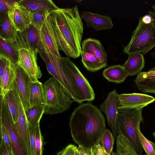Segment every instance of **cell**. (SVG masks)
<instances>
[{
    "label": "cell",
    "instance_id": "cell-1",
    "mask_svg": "<svg viewBox=\"0 0 155 155\" xmlns=\"http://www.w3.org/2000/svg\"><path fill=\"white\" fill-rule=\"evenodd\" d=\"M106 119L101 110L91 102L80 104L69 119L71 134L75 143L92 148L100 143L106 129Z\"/></svg>",
    "mask_w": 155,
    "mask_h": 155
},
{
    "label": "cell",
    "instance_id": "cell-2",
    "mask_svg": "<svg viewBox=\"0 0 155 155\" xmlns=\"http://www.w3.org/2000/svg\"><path fill=\"white\" fill-rule=\"evenodd\" d=\"M60 30L70 50L71 58L81 55L83 25L77 5L53 11Z\"/></svg>",
    "mask_w": 155,
    "mask_h": 155
},
{
    "label": "cell",
    "instance_id": "cell-3",
    "mask_svg": "<svg viewBox=\"0 0 155 155\" xmlns=\"http://www.w3.org/2000/svg\"><path fill=\"white\" fill-rule=\"evenodd\" d=\"M61 61L67 76L65 91L71 98L79 104L94 100L93 88L75 64L68 57H61Z\"/></svg>",
    "mask_w": 155,
    "mask_h": 155
},
{
    "label": "cell",
    "instance_id": "cell-4",
    "mask_svg": "<svg viewBox=\"0 0 155 155\" xmlns=\"http://www.w3.org/2000/svg\"><path fill=\"white\" fill-rule=\"evenodd\" d=\"M142 109L119 111L117 125L118 135H122L128 140L138 155H142L140 141V125L143 122Z\"/></svg>",
    "mask_w": 155,
    "mask_h": 155
},
{
    "label": "cell",
    "instance_id": "cell-5",
    "mask_svg": "<svg viewBox=\"0 0 155 155\" xmlns=\"http://www.w3.org/2000/svg\"><path fill=\"white\" fill-rule=\"evenodd\" d=\"M45 96L44 114L52 115L68 110L74 101L62 85L54 77L43 84Z\"/></svg>",
    "mask_w": 155,
    "mask_h": 155
},
{
    "label": "cell",
    "instance_id": "cell-6",
    "mask_svg": "<svg viewBox=\"0 0 155 155\" xmlns=\"http://www.w3.org/2000/svg\"><path fill=\"white\" fill-rule=\"evenodd\" d=\"M132 34L130 42L124 47L125 53H140L144 55L155 47V27L152 22L146 24L140 17L138 25Z\"/></svg>",
    "mask_w": 155,
    "mask_h": 155
},
{
    "label": "cell",
    "instance_id": "cell-7",
    "mask_svg": "<svg viewBox=\"0 0 155 155\" xmlns=\"http://www.w3.org/2000/svg\"><path fill=\"white\" fill-rule=\"evenodd\" d=\"M11 43L18 51L25 49L38 53L43 48L39 31L31 25L23 31H17L15 41Z\"/></svg>",
    "mask_w": 155,
    "mask_h": 155
},
{
    "label": "cell",
    "instance_id": "cell-8",
    "mask_svg": "<svg viewBox=\"0 0 155 155\" xmlns=\"http://www.w3.org/2000/svg\"><path fill=\"white\" fill-rule=\"evenodd\" d=\"M0 121L6 128L14 155H29L21 144L15 130L11 115L3 99L0 98Z\"/></svg>",
    "mask_w": 155,
    "mask_h": 155
},
{
    "label": "cell",
    "instance_id": "cell-9",
    "mask_svg": "<svg viewBox=\"0 0 155 155\" xmlns=\"http://www.w3.org/2000/svg\"><path fill=\"white\" fill-rule=\"evenodd\" d=\"M119 111L143 108L155 101L154 97L139 93L117 94Z\"/></svg>",
    "mask_w": 155,
    "mask_h": 155
},
{
    "label": "cell",
    "instance_id": "cell-10",
    "mask_svg": "<svg viewBox=\"0 0 155 155\" xmlns=\"http://www.w3.org/2000/svg\"><path fill=\"white\" fill-rule=\"evenodd\" d=\"M117 94L116 89L109 92L105 101L100 106L106 116L108 124L115 139L118 135L117 125L119 111Z\"/></svg>",
    "mask_w": 155,
    "mask_h": 155
},
{
    "label": "cell",
    "instance_id": "cell-11",
    "mask_svg": "<svg viewBox=\"0 0 155 155\" xmlns=\"http://www.w3.org/2000/svg\"><path fill=\"white\" fill-rule=\"evenodd\" d=\"M18 64L21 66L29 75L32 81H38L42 76L40 67L37 63L38 53L21 49L18 50Z\"/></svg>",
    "mask_w": 155,
    "mask_h": 155
},
{
    "label": "cell",
    "instance_id": "cell-12",
    "mask_svg": "<svg viewBox=\"0 0 155 155\" xmlns=\"http://www.w3.org/2000/svg\"><path fill=\"white\" fill-rule=\"evenodd\" d=\"M16 75L14 82L15 89L20 97L25 110L30 107L29 89L31 78L19 65L15 64Z\"/></svg>",
    "mask_w": 155,
    "mask_h": 155
},
{
    "label": "cell",
    "instance_id": "cell-13",
    "mask_svg": "<svg viewBox=\"0 0 155 155\" xmlns=\"http://www.w3.org/2000/svg\"><path fill=\"white\" fill-rule=\"evenodd\" d=\"M18 116L17 121L14 123V126L21 144L29 153L30 134L28 124L27 120L25 109L19 96L17 97Z\"/></svg>",
    "mask_w": 155,
    "mask_h": 155
},
{
    "label": "cell",
    "instance_id": "cell-14",
    "mask_svg": "<svg viewBox=\"0 0 155 155\" xmlns=\"http://www.w3.org/2000/svg\"><path fill=\"white\" fill-rule=\"evenodd\" d=\"M50 14L39 31L42 49L57 57H61L54 35Z\"/></svg>",
    "mask_w": 155,
    "mask_h": 155
},
{
    "label": "cell",
    "instance_id": "cell-15",
    "mask_svg": "<svg viewBox=\"0 0 155 155\" xmlns=\"http://www.w3.org/2000/svg\"><path fill=\"white\" fill-rule=\"evenodd\" d=\"M81 17L88 27L92 28L97 31L111 29L114 26L111 18L109 15L84 11Z\"/></svg>",
    "mask_w": 155,
    "mask_h": 155
},
{
    "label": "cell",
    "instance_id": "cell-16",
    "mask_svg": "<svg viewBox=\"0 0 155 155\" xmlns=\"http://www.w3.org/2000/svg\"><path fill=\"white\" fill-rule=\"evenodd\" d=\"M20 1L8 11V16L17 31L22 32L30 25L29 12Z\"/></svg>",
    "mask_w": 155,
    "mask_h": 155
},
{
    "label": "cell",
    "instance_id": "cell-17",
    "mask_svg": "<svg viewBox=\"0 0 155 155\" xmlns=\"http://www.w3.org/2000/svg\"><path fill=\"white\" fill-rule=\"evenodd\" d=\"M139 91L155 94V65L146 71H141L134 80Z\"/></svg>",
    "mask_w": 155,
    "mask_h": 155
},
{
    "label": "cell",
    "instance_id": "cell-18",
    "mask_svg": "<svg viewBox=\"0 0 155 155\" xmlns=\"http://www.w3.org/2000/svg\"><path fill=\"white\" fill-rule=\"evenodd\" d=\"M82 51L92 54L104 64H107V55L103 45L97 39L88 38L84 40L81 44Z\"/></svg>",
    "mask_w": 155,
    "mask_h": 155
},
{
    "label": "cell",
    "instance_id": "cell-19",
    "mask_svg": "<svg viewBox=\"0 0 155 155\" xmlns=\"http://www.w3.org/2000/svg\"><path fill=\"white\" fill-rule=\"evenodd\" d=\"M128 58L122 66L128 76L137 75L144 68L145 61L143 55L140 53L128 54Z\"/></svg>",
    "mask_w": 155,
    "mask_h": 155
},
{
    "label": "cell",
    "instance_id": "cell-20",
    "mask_svg": "<svg viewBox=\"0 0 155 155\" xmlns=\"http://www.w3.org/2000/svg\"><path fill=\"white\" fill-rule=\"evenodd\" d=\"M20 4L31 12L45 11L51 12L59 8L51 0H21Z\"/></svg>",
    "mask_w": 155,
    "mask_h": 155
},
{
    "label": "cell",
    "instance_id": "cell-21",
    "mask_svg": "<svg viewBox=\"0 0 155 155\" xmlns=\"http://www.w3.org/2000/svg\"><path fill=\"white\" fill-rule=\"evenodd\" d=\"M15 64L10 61L0 79V96H3L8 91L15 89Z\"/></svg>",
    "mask_w": 155,
    "mask_h": 155
},
{
    "label": "cell",
    "instance_id": "cell-22",
    "mask_svg": "<svg viewBox=\"0 0 155 155\" xmlns=\"http://www.w3.org/2000/svg\"><path fill=\"white\" fill-rule=\"evenodd\" d=\"M102 74L108 81L116 84L123 82L128 76L122 66L119 64L108 67L103 71Z\"/></svg>",
    "mask_w": 155,
    "mask_h": 155
},
{
    "label": "cell",
    "instance_id": "cell-23",
    "mask_svg": "<svg viewBox=\"0 0 155 155\" xmlns=\"http://www.w3.org/2000/svg\"><path fill=\"white\" fill-rule=\"evenodd\" d=\"M29 101L30 107L45 104V96L43 84L38 81H31L30 82Z\"/></svg>",
    "mask_w": 155,
    "mask_h": 155
},
{
    "label": "cell",
    "instance_id": "cell-24",
    "mask_svg": "<svg viewBox=\"0 0 155 155\" xmlns=\"http://www.w3.org/2000/svg\"><path fill=\"white\" fill-rule=\"evenodd\" d=\"M17 31L8 14L0 18V37L11 42L16 40Z\"/></svg>",
    "mask_w": 155,
    "mask_h": 155
},
{
    "label": "cell",
    "instance_id": "cell-25",
    "mask_svg": "<svg viewBox=\"0 0 155 155\" xmlns=\"http://www.w3.org/2000/svg\"><path fill=\"white\" fill-rule=\"evenodd\" d=\"M7 108L14 123L18 121V105L17 91L15 89L8 92L3 96H0Z\"/></svg>",
    "mask_w": 155,
    "mask_h": 155
},
{
    "label": "cell",
    "instance_id": "cell-26",
    "mask_svg": "<svg viewBox=\"0 0 155 155\" xmlns=\"http://www.w3.org/2000/svg\"><path fill=\"white\" fill-rule=\"evenodd\" d=\"M53 11L50 14L51 22L54 35L58 49L59 50L63 51L68 57L71 58L69 49L60 30Z\"/></svg>",
    "mask_w": 155,
    "mask_h": 155
},
{
    "label": "cell",
    "instance_id": "cell-27",
    "mask_svg": "<svg viewBox=\"0 0 155 155\" xmlns=\"http://www.w3.org/2000/svg\"><path fill=\"white\" fill-rule=\"evenodd\" d=\"M81 55L82 62L89 71H96L107 66L92 54L82 51Z\"/></svg>",
    "mask_w": 155,
    "mask_h": 155
},
{
    "label": "cell",
    "instance_id": "cell-28",
    "mask_svg": "<svg viewBox=\"0 0 155 155\" xmlns=\"http://www.w3.org/2000/svg\"><path fill=\"white\" fill-rule=\"evenodd\" d=\"M45 104H40L29 107L25 110L28 122L31 125H39L40 121L44 114Z\"/></svg>",
    "mask_w": 155,
    "mask_h": 155
},
{
    "label": "cell",
    "instance_id": "cell-29",
    "mask_svg": "<svg viewBox=\"0 0 155 155\" xmlns=\"http://www.w3.org/2000/svg\"><path fill=\"white\" fill-rule=\"evenodd\" d=\"M0 55L6 57L13 63H18V52L11 42L0 37Z\"/></svg>",
    "mask_w": 155,
    "mask_h": 155
},
{
    "label": "cell",
    "instance_id": "cell-30",
    "mask_svg": "<svg viewBox=\"0 0 155 155\" xmlns=\"http://www.w3.org/2000/svg\"><path fill=\"white\" fill-rule=\"evenodd\" d=\"M116 153L118 155H138L127 140L122 135L116 138Z\"/></svg>",
    "mask_w": 155,
    "mask_h": 155
},
{
    "label": "cell",
    "instance_id": "cell-31",
    "mask_svg": "<svg viewBox=\"0 0 155 155\" xmlns=\"http://www.w3.org/2000/svg\"><path fill=\"white\" fill-rule=\"evenodd\" d=\"M29 12L30 25L39 31L41 30L47 16L51 12L48 11Z\"/></svg>",
    "mask_w": 155,
    "mask_h": 155
},
{
    "label": "cell",
    "instance_id": "cell-32",
    "mask_svg": "<svg viewBox=\"0 0 155 155\" xmlns=\"http://www.w3.org/2000/svg\"><path fill=\"white\" fill-rule=\"evenodd\" d=\"M115 139L111 131L106 129L101 137L100 143L104 148L106 155H110L113 151Z\"/></svg>",
    "mask_w": 155,
    "mask_h": 155
},
{
    "label": "cell",
    "instance_id": "cell-33",
    "mask_svg": "<svg viewBox=\"0 0 155 155\" xmlns=\"http://www.w3.org/2000/svg\"><path fill=\"white\" fill-rule=\"evenodd\" d=\"M20 0H0V18L8 14Z\"/></svg>",
    "mask_w": 155,
    "mask_h": 155
},
{
    "label": "cell",
    "instance_id": "cell-34",
    "mask_svg": "<svg viewBox=\"0 0 155 155\" xmlns=\"http://www.w3.org/2000/svg\"><path fill=\"white\" fill-rule=\"evenodd\" d=\"M140 140L141 146L147 155H155V151L152 142L149 140L141 132H139Z\"/></svg>",
    "mask_w": 155,
    "mask_h": 155
},
{
    "label": "cell",
    "instance_id": "cell-35",
    "mask_svg": "<svg viewBox=\"0 0 155 155\" xmlns=\"http://www.w3.org/2000/svg\"><path fill=\"white\" fill-rule=\"evenodd\" d=\"M35 140L37 155H42L43 149V140L40 125L35 127Z\"/></svg>",
    "mask_w": 155,
    "mask_h": 155
},
{
    "label": "cell",
    "instance_id": "cell-36",
    "mask_svg": "<svg viewBox=\"0 0 155 155\" xmlns=\"http://www.w3.org/2000/svg\"><path fill=\"white\" fill-rule=\"evenodd\" d=\"M30 134L29 155H37L36 147L35 127L28 124Z\"/></svg>",
    "mask_w": 155,
    "mask_h": 155
},
{
    "label": "cell",
    "instance_id": "cell-37",
    "mask_svg": "<svg viewBox=\"0 0 155 155\" xmlns=\"http://www.w3.org/2000/svg\"><path fill=\"white\" fill-rule=\"evenodd\" d=\"M1 139L8 146H11L10 140L8 131L2 123L0 121Z\"/></svg>",
    "mask_w": 155,
    "mask_h": 155
},
{
    "label": "cell",
    "instance_id": "cell-38",
    "mask_svg": "<svg viewBox=\"0 0 155 155\" xmlns=\"http://www.w3.org/2000/svg\"><path fill=\"white\" fill-rule=\"evenodd\" d=\"M10 61L7 58L0 55V79L4 75L6 69Z\"/></svg>",
    "mask_w": 155,
    "mask_h": 155
},
{
    "label": "cell",
    "instance_id": "cell-39",
    "mask_svg": "<svg viewBox=\"0 0 155 155\" xmlns=\"http://www.w3.org/2000/svg\"><path fill=\"white\" fill-rule=\"evenodd\" d=\"M76 146L70 144L57 153L55 155H75Z\"/></svg>",
    "mask_w": 155,
    "mask_h": 155
},
{
    "label": "cell",
    "instance_id": "cell-40",
    "mask_svg": "<svg viewBox=\"0 0 155 155\" xmlns=\"http://www.w3.org/2000/svg\"><path fill=\"white\" fill-rule=\"evenodd\" d=\"M0 155H14L11 146L6 145L1 139L0 144Z\"/></svg>",
    "mask_w": 155,
    "mask_h": 155
},
{
    "label": "cell",
    "instance_id": "cell-41",
    "mask_svg": "<svg viewBox=\"0 0 155 155\" xmlns=\"http://www.w3.org/2000/svg\"><path fill=\"white\" fill-rule=\"evenodd\" d=\"M91 155H106L104 148L100 143L91 149Z\"/></svg>",
    "mask_w": 155,
    "mask_h": 155
},
{
    "label": "cell",
    "instance_id": "cell-42",
    "mask_svg": "<svg viewBox=\"0 0 155 155\" xmlns=\"http://www.w3.org/2000/svg\"><path fill=\"white\" fill-rule=\"evenodd\" d=\"M91 149L81 146L77 147V150L80 155H91Z\"/></svg>",
    "mask_w": 155,
    "mask_h": 155
},
{
    "label": "cell",
    "instance_id": "cell-43",
    "mask_svg": "<svg viewBox=\"0 0 155 155\" xmlns=\"http://www.w3.org/2000/svg\"><path fill=\"white\" fill-rule=\"evenodd\" d=\"M142 21L146 24H149L152 22V19L151 16L149 15H146L142 17Z\"/></svg>",
    "mask_w": 155,
    "mask_h": 155
},
{
    "label": "cell",
    "instance_id": "cell-44",
    "mask_svg": "<svg viewBox=\"0 0 155 155\" xmlns=\"http://www.w3.org/2000/svg\"><path fill=\"white\" fill-rule=\"evenodd\" d=\"M148 14L151 16L152 19V22L155 27V12L149 10Z\"/></svg>",
    "mask_w": 155,
    "mask_h": 155
},
{
    "label": "cell",
    "instance_id": "cell-45",
    "mask_svg": "<svg viewBox=\"0 0 155 155\" xmlns=\"http://www.w3.org/2000/svg\"><path fill=\"white\" fill-rule=\"evenodd\" d=\"M152 58H154L155 60V49L153 50V51L151 54Z\"/></svg>",
    "mask_w": 155,
    "mask_h": 155
},
{
    "label": "cell",
    "instance_id": "cell-46",
    "mask_svg": "<svg viewBox=\"0 0 155 155\" xmlns=\"http://www.w3.org/2000/svg\"><path fill=\"white\" fill-rule=\"evenodd\" d=\"M75 155H80L79 153H78L77 150V147H76L75 152Z\"/></svg>",
    "mask_w": 155,
    "mask_h": 155
},
{
    "label": "cell",
    "instance_id": "cell-47",
    "mask_svg": "<svg viewBox=\"0 0 155 155\" xmlns=\"http://www.w3.org/2000/svg\"><path fill=\"white\" fill-rule=\"evenodd\" d=\"M110 155H118L116 153L112 151Z\"/></svg>",
    "mask_w": 155,
    "mask_h": 155
},
{
    "label": "cell",
    "instance_id": "cell-48",
    "mask_svg": "<svg viewBox=\"0 0 155 155\" xmlns=\"http://www.w3.org/2000/svg\"><path fill=\"white\" fill-rule=\"evenodd\" d=\"M152 143L153 145V148H154V149L155 150V143L152 142Z\"/></svg>",
    "mask_w": 155,
    "mask_h": 155
},
{
    "label": "cell",
    "instance_id": "cell-49",
    "mask_svg": "<svg viewBox=\"0 0 155 155\" xmlns=\"http://www.w3.org/2000/svg\"><path fill=\"white\" fill-rule=\"evenodd\" d=\"M152 8L154 10V12H155V5H153L152 6Z\"/></svg>",
    "mask_w": 155,
    "mask_h": 155
},
{
    "label": "cell",
    "instance_id": "cell-50",
    "mask_svg": "<svg viewBox=\"0 0 155 155\" xmlns=\"http://www.w3.org/2000/svg\"><path fill=\"white\" fill-rule=\"evenodd\" d=\"M153 136L155 138V131L153 133Z\"/></svg>",
    "mask_w": 155,
    "mask_h": 155
},
{
    "label": "cell",
    "instance_id": "cell-51",
    "mask_svg": "<svg viewBox=\"0 0 155 155\" xmlns=\"http://www.w3.org/2000/svg\"><path fill=\"white\" fill-rule=\"evenodd\" d=\"M144 155H147V154H145Z\"/></svg>",
    "mask_w": 155,
    "mask_h": 155
}]
</instances>
